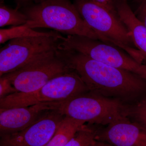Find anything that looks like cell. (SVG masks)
I'll return each instance as SVG.
<instances>
[{
  "mask_svg": "<svg viewBox=\"0 0 146 146\" xmlns=\"http://www.w3.org/2000/svg\"><path fill=\"white\" fill-rule=\"evenodd\" d=\"M59 52L89 91L118 100L126 105L135 104L146 98V79L143 77L99 62L78 52L59 50Z\"/></svg>",
  "mask_w": 146,
  "mask_h": 146,
  "instance_id": "cell-1",
  "label": "cell"
},
{
  "mask_svg": "<svg viewBox=\"0 0 146 146\" xmlns=\"http://www.w3.org/2000/svg\"><path fill=\"white\" fill-rule=\"evenodd\" d=\"M74 6L100 41L119 47L144 64L143 57L136 48L131 34L116 10H111L90 0H77Z\"/></svg>",
  "mask_w": 146,
  "mask_h": 146,
  "instance_id": "cell-2",
  "label": "cell"
},
{
  "mask_svg": "<svg viewBox=\"0 0 146 146\" xmlns=\"http://www.w3.org/2000/svg\"><path fill=\"white\" fill-rule=\"evenodd\" d=\"M25 25L32 29H52L68 35L100 40L82 18L74 5L65 0H47L27 11Z\"/></svg>",
  "mask_w": 146,
  "mask_h": 146,
  "instance_id": "cell-3",
  "label": "cell"
},
{
  "mask_svg": "<svg viewBox=\"0 0 146 146\" xmlns=\"http://www.w3.org/2000/svg\"><path fill=\"white\" fill-rule=\"evenodd\" d=\"M64 36L57 31L10 40L0 50V76L29 67L56 53Z\"/></svg>",
  "mask_w": 146,
  "mask_h": 146,
  "instance_id": "cell-4",
  "label": "cell"
},
{
  "mask_svg": "<svg viewBox=\"0 0 146 146\" xmlns=\"http://www.w3.org/2000/svg\"><path fill=\"white\" fill-rule=\"evenodd\" d=\"M89 91L78 74L71 70L52 79L34 92H17L0 99V108L25 107L43 103L63 102Z\"/></svg>",
  "mask_w": 146,
  "mask_h": 146,
  "instance_id": "cell-5",
  "label": "cell"
},
{
  "mask_svg": "<svg viewBox=\"0 0 146 146\" xmlns=\"http://www.w3.org/2000/svg\"><path fill=\"white\" fill-rule=\"evenodd\" d=\"M126 106L118 100L89 91L64 102L58 110L65 116L104 126L126 117Z\"/></svg>",
  "mask_w": 146,
  "mask_h": 146,
  "instance_id": "cell-6",
  "label": "cell"
},
{
  "mask_svg": "<svg viewBox=\"0 0 146 146\" xmlns=\"http://www.w3.org/2000/svg\"><path fill=\"white\" fill-rule=\"evenodd\" d=\"M59 50L81 53L99 62L132 72L146 79V64L139 63L119 47L100 40L68 35L60 42Z\"/></svg>",
  "mask_w": 146,
  "mask_h": 146,
  "instance_id": "cell-7",
  "label": "cell"
},
{
  "mask_svg": "<svg viewBox=\"0 0 146 146\" xmlns=\"http://www.w3.org/2000/svg\"><path fill=\"white\" fill-rule=\"evenodd\" d=\"M70 70L58 50L29 67L7 74L18 92L28 93L38 90L52 79Z\"/></svg>",
  "mask_w": 146,
  "mask_h": 146,
  "instance_id": "cell-8",
  "label": "cell"
},
{
  "mask_svg": "<svg viewBox=\"0 0 146 146\" xmlns=\"http://www.w3.org/2000/svg\"><path fill=\"white\" fill-rule=\"evenodd\" d=\"M65 117L58 109L50 110L23 130L1 135L0 146H46Z\"/></svg>",
  "mask_w": 146,
  "mask_h": 146,
  "instance_id": "cell-9",
  "label": "cell"
},
{
  "mask_svg": "<svg viewBox=\"0 0 146 146\" xmlns=\"http://www.w3.org/2000/svg\"><path fill=\"white\" fill-rule=\"evenodd\" d=\"M96 140L111 146H146V129L125 117L106 126L98 125Z\"/></svg>",
  "mask_w": 146,
  "mask_h": 146,
  "instance_id": "cell-10",
  "label": "cell"
},
{
  "mask_svg": "<svg viewBox=\"0 0 146 146\" xmlns=\"http://www.w3.org/2000/svg\"><path fill=\"white\" fill-rule=\"evenodd\" d=\"M63 102L43 103L25 107L0 108L1 135L23 130L50 110L58 109Z\"/></svg>",
  "mask_w": 146,
  "mask_h": 146,
  "instance_id": "cell-11",
  "label": "cell"
},
{
  "mask_svg": "<svg viewBox=\"0 0 146 146\" xmlns=\"http://www.w3.org/2000/svg\"><path fill=\"white\" fill-rule=\"evenodd\" d=\"M119 17L131 34L134 44L146 61V27L139 21L127 0H113Z\"/></svg>",
  "mask_w": 146,
  "mask_h": 146,
  "instance_id": "cell-12",
  "label": "cell"
},
{
  "mask_svg": "<svg viewBox=\"0 0 146 146\" xmlns=\"http://www.w3.org/2000/svg\"><path fill=\"white\" fill-rule=\"evenodd\" d=\"M86 123L65 116L60 125L46 146H64L83 127Z\"/></svg>",
  "mask_w": 146,
  "mask_h": 146,
  "instance_id": "cell-13",
  "label": "cell"
},
{
  "mask_svg": "<svg viewBox=\"0 0 146 146\" xmlns=\"http://www.w3.org/2000/svg\"><path fill=\"white\" fill-rule=\"evenodd\" d=\"M52 31L49 32L37 31L25 25L14 26L10 28L1 29L0 44H4L7 41L18 38L48 35L50 34Z\"/></svg>",
  "mask_w": 146,
  "mask_h": 146,
  "instance_id": "cell-14",
  "label": "cell"
},
{
  "mask_svg": "<svg viewBox=\"0 0 146 146\" xmlns=\"http://www.w3.org/2000/svg\"><path fill=\"white\" fill-rule=\"evenodd\" d=\"M98 126L85 124L64 146H92L96 142Z\"/></svg>",
  "mask_w": 146,
  "mask_h": 146,
  "instance_id": "cell-15",
  "label": "cell"
},
{
  "mask_svg": "<svg viewBox=\"0 0 146 146\" xmlns=\"http://www.w3.org/2000/svg\"><path fill=\"white\" fill-rule=\"evenodd\" d=\"M27 17L25 14L17 9H10L1 5L0 7V27L12 25L14 26L25 25Z\"/></svg>",
  "mask_w": 146,
  "mask_h": 146,
  "instance_id": "cell-16",
  "label": "cell"
},
{
  "mask_svg": "<svg viewBox=\"0 0 146 146\" xmlns=\"http://www.w3.org/2000/svg\"><path fill=\"white\" fill-rule=\"evenodd\" d=\"M125 114L131 121L146 129V98L135 104L127 105Z\"/></svg>",
  "mask_w": 146,
  "mask_h": 146,
  "instance_id": "cell-17",
  "label": "cell"
},
{
  "mask_svg": "<svg viewBox=\"0 0 146 146\" xmlns=\"http://www.w3.org/2000/svg\"><path fill=\"white\" fill-rule=\"evenodd\" d=\"M18 92L11 83L7 74L0 78V99Z\"/></svg>",
  "mask_w": 146,
  "mask_h": 146,
  "instance_id": "cell-18",
  "label": "cell"
},
{
  "mask_svg": "<svg viewBox=\"0 0 146 146\" xmlns=\"http://www.w3.org/2000/svg\"><path fill=\"white\" fill-rule=\"evenodd\" d=\"M136 16L146 27V0H141Z\"/></svg>",
  "mask_w": 146,
  "mask_h": 146,
  "instance_id": "cell-19",
  "label": "cell"
},
{
  "mask_svg": "<svg viewBox=\"0 0 146 146\" xmlns=\"http://www.w3.org/2000/svg\"><path fill=\"white\" fill-rule=\"evenodd\" d=\"M112 10H116L113 0H90Z\"/></svg>",
  "mask_w": 146,
  "mask_h": 146,
  "instance_id": "cell-20",
  "label": "cell"
},
{
  "mask_svg": "<svg viewBox=\"0 0 146 146\" xmlns=\"http://www.w3.org/2000/svg\"><path fill=\"white\" fill-rule=\"evenodd\" d=\"M92 146H102L100 142H98V141H96V143L94 144V145H93Z\"/></svg>",
  "mask_w": 146,
  "mask_h": 146,
  "instance_id": "cell-21",
  "label": "cell"
},
{
  "mask_svg": "<svg viewBox=\"0 0 146 146\" xmlns=\"http://www.w3.org/2000/svg\"><path fill=\"white\" fill-rule=\"evenodd\" d=\"M101 143L102 146H111L109 145H108V144L104 143Z\"/></svg>",
  "mask_w": 146,
  "mask_h": 146,
  "instance_id": "cell-22",
  "label": "cell"
},
{
  "mask_svg": "<svg viewBox=\"0 0 146 146\" xmlns=\"http://www.w3.org/2000/svg\"><path fill=\"white\" fill-rule=\"evenodd\" d=\"M1 1H3V0H1ZM23 1H27V0H23Z\"/></svg>",
  "mask_w": 146,
  "mask_h": 146,
  "instance_id": "cell-23",
  "label": "cell"
},
{
  "mask_svg": "<svg viewBox=\"0 0 146 146\" xmlns=\"http://www.w3.org/2000/svg\"><path fill=\"white\" fill-rule=\"evenodd\" d=\"M140 1H141V0H140Z\"/></svg>",
  "mask_w": 146,
  "mask_h": 146,
  "instance_id": "cell-24",
  "label": "cell"
}]
</instances>
